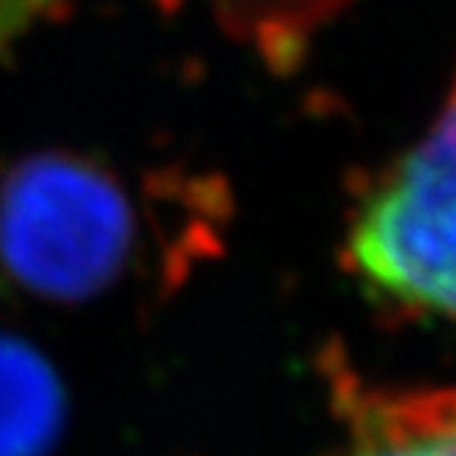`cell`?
Segmentation results:
<instances>
[{
    "instance_id": "obj_3",
    "label": "cell",
    "mask_w": 456,
    "mask_h": 456,
    "mask_svg": "<svg viewBox=\"0 0 456 456\" xmlns=\"http://www.w3.org/2000/svg\"><path fill=\"white\" fill-rule=\"evenodd\" d=\"M339 456H456V387L336 378Z\"/></svg>"
},
{
    "instance_id": "obj_4",
    "label": "cell",
    "mask_w": 456,
    "mask_h": 456,
    "mask_svg": "<svg viewBox=\"0 0 456 456\" xmlns=\"http://www.w3.org/2000/svg\"><path fill=\"white\" fill-rule=\"evenodd\" d=\"M64 0H0V51L42 22ZM349 0H213L228 36L248 45L273 70L298 64L307 42Z\"/></svg>"
},
{
    "instance_id": "obj_1",
    "label": "cell",
    "mask_w": 456,
    "mask_h": 456,
    "mask_svg": "<svg viewBox=\"0 0 456 456\" xmlns=\"http://www.w3.org/2000/svg\"><path fill=\"white\" fill-rule=\"evenodd\" d=\"M142 238V203L102 159L32 152L0 175V279L28 298H102L136 270Z\"/></svg>"
},
{
    "instance_id": "obj_2",
    "label": "cell",
    "mask_w": 456,
    "mask_h": 456,
    "mask_svg": "<svg viewBox=\"0 0 456 456\" xmlns=\"http://www.w3.org/2000/svg\"><path fill=\"white\" fill-rule=\"evenodd\" d=\"M342 264L384 311L456 321V79L425 136L362 191Z\"/></svg>"
},
{
    "instance_id": "obj_5",
    "label": "cell",
    "mask_w": 456,
    "mask_h": 456,
    "mask_svg": "<svg viewBox=\"0 0 456 456\" xmlns=\"http://www.w3.org/2000/svg\"><path fill=\"white\" fill-rule=\"evenodd\" d=\"M64 425L57 370L32 342L0 330V456H48Z\"/></svg>"
}]
</instances>
